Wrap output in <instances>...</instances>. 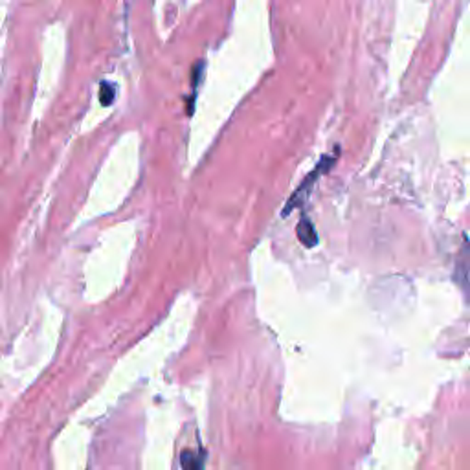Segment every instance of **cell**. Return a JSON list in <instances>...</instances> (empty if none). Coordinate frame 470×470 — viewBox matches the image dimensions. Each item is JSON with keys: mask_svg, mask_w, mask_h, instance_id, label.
<instances>
[{"mask_svg": "<svg viewBox=\"0 0 470 470\" xmlns=\"http://www.w3.org/2000/svg\"><path fill=\"white\" fill-rule=\"evenodd\" d=\"M114 98H116V85H112V83L109 81L101 83V90H100L101 105L109 107L110 103L114 101Z\"/></svg>", "mask_w": 470, "mask_h": 470, "instance_id": "3957f363", "label": "cell"}, {"mask_svg": "<svg viewBox=\"0 0 470 470\" xmlns=\"http://www.w3.org/2000/svg\"><path fill=\"white\" fill-rule=\"evenodd\" d=\"M202 463H204V457L196 459L195 454L189 452V450H184L182 456H180V465H182L184 469H201Z\"/></svg>", "mask_w": 470, "mask_h": 470, "instance_id": "277c9868", "label": "cell"}, {"mask_svg": "<svg viewBox=\"0 0 470 470\" xmlns=\"http://www.w3.org/2000/svg\"><path fill=\"white\" fill-rule=\"evenodd\" d=\"M298 239L302 241L303 247L307 248H312L318 245V233H316L315 226H312V223L307 217H303L300 223H298Z\"/></svg>", "mask_w": 470, "mask_h": 470, "instance_id": "7a4b0ae2", "label": "cell"}, {"mask_svg": "<svg viewBox=\"0 0 470 470\" xmlns=\"http://www.w3.org/2000/svg\"><path fill=\"white\" fill-rule=\"evenodd\" d=\"M336 155H340V147L338 149H334L333 155H327V156H322V160L318 162V165L315 168V171H312L311 175H307V178L302 182V186L298 187V192H294V195L288 199L287 206H285L283 210V215L287 217L290 211L294 210V208H300V206L303 204V202L307 201V196L311 195V189L312 186H315L316 182H318L319 175L327 173L329 169L333 168L334 162H336Z\"/></svg>", "mask_w": 470, "mask_h": 470, "instance_id": "6da1fadb", "label": "cell"}]
</instances>
